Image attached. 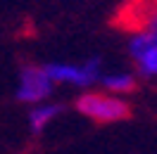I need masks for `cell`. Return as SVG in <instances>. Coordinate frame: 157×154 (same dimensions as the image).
Returning a JSON list of instances; mask_svg holds the SVG:
<instances>
[{"label":"cell","instance_id":"277c9868","mask_svg":"<svg viewBox=\"0 0 157 154\" xmlns=\"http://www.w3.org/2000/svg\"><path fill=\"white\" fill-rule=\"evenodd\" d=\"M128 57L133 62L138 76L157 78V38L136 29L128 40Z\"/></svg>","mask_w":157,"mask_h":154},{"label":"cell","instance_id":"5b68a950","mask_svg":"<svg viewBox=\"0 0 157 154\" xmlns=\"http://www.w3.org/2000/svg\"><path fill=\"white\" fill-rule=\"evenodd\" d=\"M100 90H105L109 95L126 97L133 88H136V74L126 71V69H114V71H102L100 76Z\"/></svg>","mask_w":157,"mask_h":154},{"label":"cell","instance_id":"3957f363","mask_svg":"<svg viewBox=\"0 0 157 154\" xmlns=\"http://www.w3.org/2000/svg\"><path fill=\"white\" fill-rule=\"evenodd\" d=\"M52 90H55V83H52V78L48 76L45 64H43V67H40V64H29V67L21 69L19 76H17L14 95H17L19 102L33 107V105H40V102L50 100Z\"/></svg>","mask_w":157,"mask_h":154},{"label":"cell","instance_id":"52a82bcc","mask_svg":"<svg viewBox=\"0 0 157 154\" xmlns=\"http://www.w3.org/2000/svg\"><path fill=\"white\" fill-rule=\"evenodd\" d=\"M138 31H145L147 36L157 38V2L155 5H147L145 10L140 12V17H138Z\"/></svg>","mask_w":157,"mask_h":154},{"label":"cell","instance_id":"7a4b0ae2","mask_svg":"<svg viewBox=\"0 0 157 154\" xmlns=\"http://www.w3.org/2000/svg\"><path fill=\"white\" fill-rule=\"evenodd\" d=\"M45 69L55 88L67 86L76 90H90L100 83V76H102V64L95 57L81 59V62H50L45 64Z\"/></svg>","mask_w":157,"mask_h":154},{"label":"cell","instance_id":"8992f818","mask_svg":"<svg viewBox=\"0 0 157 154\" xmlns=\"http://www.w3.org/2000/svg\"><path fill=\"white\" fill-rule=\"evenodd\" d=\"M62 114V107L52 100H45L40 105H33L29 109V128L31 133H45Z\"/></svg>","mask_w":157,"mask_h":154},{"label":"cell","instance_id":"6da1fadb","mask_svg":"<svg viewBox=\"0 0 157 154\" xmlns=\"http://www.w3.org/2000/svg\"><path fill=\"white\" fill-rule=\"evenodd\" d=\"M76 112L93 123H119L128 116L126 97L109 95L105 90H83L76 100Z\"/></svg>","mask_w":157,"mask_h":154}]
</instances>
